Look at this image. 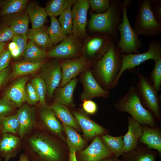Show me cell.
<instances>
[{
  "label": "cell",
  "instance_id": "d590c367",
  "mask_svg": "<svg viewBox=\"0 0 161 161\" xmlns=\"http://www.w3.org/2000/svg\"><path fill=\"white\" fill-rule=\"evenodd\" d=\"M0 126L3 134L9 133L18 135L19 124L15 114L3 118L0 121Z\"/></svg>",
  "mask_w": 161,
  "mask_h": 161
},
{
  "label": "cell",
  "instance_id": "9f6ffc18",
  "mask_svg": "<svg viewBox=\"0 0 161 161\" xmlns=\"http://www.w3.org/2000/svg\"><path fill=\"white\" fill-rule=\"evenodd\" d=\"M6 44V43H3L0 44V54L4 49Z\"/></svg>",
  "mask_w": 161,
  "mask_h": 161
},
{
  "label": "cell",
  "instance_id": "d6a6232c",
  "mask_svg": "<svg viewBox=\"0 0 161 161\" xmlns=\"http://www.w3.org/2000/svg\"><path fill=\"white\" fill-rule=\"evenodd\" d=\"M76 0H51L47 3L44 9L50 17L60 15L69 6L73 5Z\"/></svg>",
  "mask_w": 161,
  "mask_h": 161
},
{
  "label": "cell",
  "instance_id": "8992f818",
  "mask_svg": "<svg viewBox=\"0 0 161 161\" xmlns=\"http://www.w3.org/2000/svg\"><path fill=\"white\" fill-rule=\"evenodd\" d=\"M122 19L118 27L119 40L116 44L121 54H138L142 46L139 35L131 26L127 12V7L121 1Z\"/></svg>",
  "mask_w": 161,
  "mask_h": 161
},
{
  "label": "cell",
  "instance_id": "ee69618b",
  "mask_svg": "<svg viewBox=\"0 0 161 161\" xmlns=\"http://www.w3.org/2000/svg\"><path fill=\"white\" fill-rule=\"evenodd\" d=\"M15 35L10 26L5 24L0 27V44L11 39Z\"/></svg>",
  "mask_w": 161,
  "mask_h": 161
},
{
  "label": "cell",
  "instance_id": "f907efd6",
  "mask_svg": "<svg viewBox=\"0 0 161 161\" xmlns=\"http://www.w3.org/2000/svg\"><path fill=\"white\" fill-rule=\"evenodd\" d=\"M18 161H29V160L27 154L23 152L20 155Z\"/></svg>",
  "mask_w": 161,
  "mask_h": 161
},
{
  "label": "cell",
  "instance_id": "4316f807",
  "mask_svg": "<svg viewBox=\"0 0 161 161\" xmlns=\"http://www.w3.org/2000/svg\"><path fill=\"white\" fill-rule=\"evenodd\" d=\"M27 35L29 40L47 52L53 47L44 26L37 28L29 29Z\"/></svg>",
  "mask_w": 161,
  "mask_h": 161
},
{
  "label": "cell",
  "instance_id": "ab89813d",
  "mask_svg": "<svg viewBox=\"0 0 161 161\" xmlns=\"http://www.w3.org/2000/svg\"><path fill=\"white\" fill-rule=\"evenodd\" d=\"M25 102L31 106H34L39 101L38 95L31 82L27 83L24 92Z\"/></svg>",
  "mask_w": 161,
  "mask_h": 161
},
{
  "label": "cell",
  "instance_id": "5b68a950",
  "mask_svg": "<svg viewBox=\"0 0 161 161\" xmlns=\"http://www.w3.org/2000/svg\"><path fill=\"white\" fill-rule=\"evenodd\" d=\"M137 5L138 9L133 29L139 36L153 38L158 35L161 32V24L152 13L151 0H140Z\"/></svg>",
  "mask_w": 161,
  "mask_h": 161
},
{
  "label": "cell",
  "instance_id": "681fc988",
  "mask_svg": "<svg viewBox=\"0 0 161 161\" xmlns=\"http://www.w3.org/2000/svg\"><path fill=\"white\" fill-rule=\"evenodd\" d=\"M11 54L14 58H17L20 57V54L18 48L10 51Z\"/></svg>",
  "mask_w": 161,
  "mask_h": 161
},
{
  "label": "cell",
  "instance_id": "277c9868",
  "mask_svg": "<svg viewBox=\"0 0 161 161\" xmlns=\"http://www.w3.org/2000/svg\"><path fill=\"white\" fill-rule=\"evenodd\" d=\"M114 106L120 112L129 114L141 125L152 128L156 127L154 116L142 104L135 86H130L127 92L117 101Z\"/></svg>",
  "mask_w": 161,
  "mask_h": 161
},
{
  "label": "cell",
  "instance_id": "db71d44e",
  "mask_svg": "<svg viewBox=\"0 0 161 161\" xmlns=\"http://www.w3.org/2000/svg\"><path fill=\"white\" fill-rule=\"evenodd\" d=\"M17 48V45L14 42L12 41L8 44V49L10 51Z\"/></svg>",
  "mask_w": 161,
  "mask_h": 161
},
{
  "label": "cell",
  "instance_id": "f1b7e54d",
  "mask_svg": "<svg viewBox=\"0 0 161 161\" xmlns=\"http://www.w3.org/2000/svg\"><path fill=\"white\" fill-rule=\"evenodd\" d=\"M43 62H33L23 60L15 63L12 66L10 79H14L36 73L40 69Z\"/></svg>",
  "mask_w": 161,
  "mask_h": 161
},
{
  "label": "cell",
  "instance_id": "74e56055",
  "mask_svg": "<svg viewBox=\"0 0 161 161\" xmlns=\"http://www.w3.org/2000/svg\"><path fill=\"white\" fill-rule=\"evenodd\" d=\"M37 92L39 98V103H47L45 97L47 94V88L44 80L41 76H38L32 78L30 82Z\"/></svg>",
  "mask_w": 161,
  "mask_h": 161
},
{
  "label": "cell",
  "instance_id": "7a4b0ae2",
  "mask_svg": "<svg viewBox=\"0 0 161 161\" xmlns=\"http://www.w3.org/2000/svg\"><path fill=\"white\" fill-rule=\"evenodd\" d=\"M90 15L88 28L90 31L107 35L117 44L119 38L118 27L122 19L121 1L110 0L106 12L101 13L90 12Z\"/></svg>",
  "mask_w": 161,
  "mask_h": 161
},
{
  "label": "cell",
  "instance_id": "816d5d0a",
  "mask_svg": "<svg viewBox=\"0 0 161 161\" xmlns=\"http://www.w3.org/2000/svg\"><path fill=\"white\" fill-rule=\"evenodd\" d=\"M69 161H78L76 156V152L69 151Z\"/></svg>",
  "mask_w": 161,
  "mask_h": 161
},
{
  "label": "cell",
  "instance_id": "d4e9b609",
  "mask_svg": "<svg viewBox=\"0 0 161 161\" xmlns=\"http://www.w3.org/2000/svg\"><path fill=\"white\" fill-rule=\"evenodd\" d=\"M77 82V79L75 78L64 86L58 88L55 93L54 103L66 106H74L73 95Z\"/></svg>",
  "mask_w": 161,
  "mask_h": 161
},
{
  "label": "cell",
  "instance_id": "3957f363",
  "mask_svg": "<svg viewBox=\"0 0 161 161\" xmlns=\"http://www.w3.org/2000/svg\"><path fill=\"white\" fill-rule=\"evenodd\" d=\"M121 52L113 41L102 57L93 65L95 78L105 90L114 89V85L122 64Z\"/></svg>",
  "mask_w": 161,
  "mask_h": 161
},
{
  "label": "cell",
  "instance_id": "f35d334b",
  "mask_svg": "<svg viewBox=\"0 0 161 161\" xmlns=\"http://www.w3.org/2000/svg\"><path fill=\"white\" fill-rule=\"evenodd\" d=\"M155 62L154 68L150 75V79L157 92L161 88V58Z\"/></svg>",
  "mask_w": 161,
  "mask_h": 161
},
{
  "label": "cell",
  "instance_id": "7dc6e473",
  "mask_svg": "<svg viewBox=\"0 0 161 161\" xmlns=\"http://www.w3.org/2000/svg\"><path fill=\"white\" fill-rule=\"evenodd\" d=\"M12 68L8 66L0 71V89L10 79Z\"/></svg>",
  "mask_w": 161,
  "mask_h": 161
},
{
  "label": "cell",
  "instance_id": "f546056e",
  "mask_svg": "<svg viewBox=\"0 0 161 161\" xmlns=\"http://www.w3.org/2000/svg\"><path fill=\"white\" fill-rule=\"evenodd\" d=\"M69 151H80L84 148L86 143L83 139L72 128L63 124Z\"/></svg>",
  "mask_w": 161,
  "mask_h": 161
},
{
  "label": "cell",
  "instance_id": "f5cc1de1",
  "mask_svg": "<svg viewBox=\"0 0 161 161\" xmlns=\"http://www.w3.org/2000/svg\"><path fill=\"white\" fill-rule=\"evenodd\" d=\"M100 161H121V160L118 158L113 156L105 158Z\"/></svg>",
  "mask_w": 161,
  "mask_h": 161
},
{
  "label": "cell",
  "instance_id": "1f68e13d",
  "mask_svg": "<svg viewBox=\"0 0 161 161\" xmlns=\"http://www.w3.org/2000/svg\"><path fill=\"white\" fill-rule=\"evenodd\" d=\"M100 137L105 146L114 156L118 158L124 154L123 135L114 137L105 134Z\"/></svg>",
  "mask_w": 161,
  "mask_h": 161
},
{
  "label": "cell",
  "instance_id": "680465c9",
  "mask_svg": "<svg viewBox=\"0 0 161 161\" xmlns=\"http://www.w3.org/2000/svg\"><path fill=\"white\" fill-rule=\"evenodd\" d=\"M2 0H0V7L1 6L2 2Z\"/></svg>",
  "mask_w": 161,
  "mask_h": 161
},
{
  "label": "cell",
  "instance_id": "ffe728a7",
  "mask_svg": "<svg viewBox=\"0 0 161 161\" xmlns=\"http://www.w3.org/2000/svg\"><path fill=\"white\" fill-rule=\"evenodd\" d=\"M28 77L23 76L15 79L4 92L3 97L10 102L16 108H19L25 103V87Z\"/></svg>",
  "mask_w": 161,
  "mask_h": 161
},
{
  "label": "cell",
  "instance_id": "6f0895ef",
  "mask_svg": "<svg viewBox=\"0 0 161 161\" xmlns=\"http://www.w3.org/2000/svg\"><path fill=\"white\" fill-rule=\"evenodd\" d=\"M2 135H3V134L2 133L1 128L0 126V138H1V137Z\"/></svg>",
  "mask_w": 161,
  "mask_h": 161
},
{
  "label": "cell",
  "instance_id": "ac0fdd59",
  "mask_svg": "<svg viewBox=\"0 0 161 161\" xmlns=\"http://www.w3.org/2000/svg\"><path fill=\"white\" fill-rule=\"evenodd\" d=\"M22 149V140L18 135L5 133L0 138V158L4 161L16 157Z\"/></svg>",
  "mask_w": 161,
  "mask_h": 161
},
{
  "label": "cell",
  "instance_id": "f6af8a7d",
  "mask_svg": "<svg viewBox=\"0 0 161 161\" xmlns=\"http://www.w3.org/2000/svg\"><path fill=\"white\" fill-rule=\"evenodd\" d=\"M12 58L10 50L4 49L0 54V71L9 66Z\"/></svg>",
  "mask_w": 161,
  "mask_h": 161
},
{
  "label": "cell",
  "instance_id": "9a60e30c",
  "mask_svg": "<svg viewBox=\"0 0 161 161\" xmlns=\"http://www.w3.org/2000/svg\"><path fill=\"white\" fill-rule=\"evenodd\" d=\"M76 156L79 161H100L114 155L105 146L100 136H98L89 145L79 151Z\"/></svg>",
  "mask_w": 161,
  "mask_h": 161
},
{
  "label": "cell",
  "instance_id": "6da1fadb",
  "mask_svg": "<svg viewBox=\"0 0 161 161\" xmlns=\"http://www.w3.org/2000/svg\"><path fill=\"white\" fill-rule=\"evenodd\" d=\"M29 161H69V152L61 139L42 129L34 128L21 140Z\"/></svg>",
  "mask_w": 161,
  "mask_h": 161
},
{
  "label": "cell",
  "instance_id": "b9f144b4",
  "mask_svg": "<svg viewBox=\"0 0 161 161\" xmlns=\"http://www.w3.org/2000/svg\"><path fill=\"white\" fill-rule=\"evenodd\" d=\"M92 12L101 13L106 12L109 9L110 4L109 0H89Z\"/></svg>",
  "mask_w": 161,
  "mask_h": 161
},
{
  "label": "cell",
  "instance_id": "c3c4849f",
  "mask_svg": "<svg viewBox=\"0 0 161 161\" xmlns=\"http://www.w3.org/2000/svg\"><path fill=\"white\" fill-rule=\"evenodd\" d=\"M83 101L82 107L86 113L89 114H93L96 112L97 106L95 102L91 100H86Z\"/></svg>",
  "mask_w": 161,
  "mask_h": 161
},
{
  "label": "cell",
  "instance_id": "7c38bea8",
  "mask_svg": "<svg viewBox=\"0 0 161 161\" xmlns=\"http://www.w3.org/2000/svg\"><path fill=\"white\" fill-rule=\"evenodd\" d=\"M52 58L44 62L40 69V75L47 86V94L49 98L53 97L54 93L61 83L62 79L60 61L58 59Z\"/></svg>",
  "mask_w": 161,
  "mask_h": 161
},
{
  "label": "cell",
  "instance_id": "83f0119b",
  "mask_svg": "<svg viewBox=\"0 0 161 161\" xmlns=\"http://www.w3.org/2000/svg\"><path fill=\"white\" fill-rule=\"evenodd\" d=\"M48 106L63 124L71 127L78 131H80L74 117L67 106L54 102Z\"/></svg>",
  "mask_w": 161,
  "mask_h": 161
},
{
  "label": "cell",
  "instance_id": "484cf974",
  "mask_svg": "<svg viewBox=\"0 0 161 161\" xmlns=\"http://www.w3.org/2000/svg\"><path fill=\"white\" fill-rule=\"evenodd\" d=\"M26 10L31 23L32 28L44 26L48 16L44 8L34 1L29 2Z\"/></svg>",
  "mask_w": 161,
  "mask_h": 161
},
{
  "label": "cell",
  "instance_id": "d6986e66",
  "mask_svg": "<svg viewBox=\"0 0 161 161\" xmlns=\"http://www.w3.org/2000/svg\"><path fill=\"white\" fill-rule=\"evenodd\" d=\"M72 113L85 138L93 139L97 136L107 134V131L105 129L92 120L84 113L78 111H73Z\"/></svg>",
  "mask_w": 161,
  "mask_h": 161
},
{
  "label": "cell",
  "instance_id": "4dcf8cb0",
  "mask_svg": "<svg viewBox=\"0 0 161 161\" xmlns=\"http://www.w3.org/2000/svg\"><path fill=\"white\" fill-rule=\"evenodd\" d=\"M23 56L24 61L33 62H43L48 58L47 52L29 40Z\"/></svg>",
  "mask_w": 161,
  "mask_h": 161
},
{
  "label": "cell",
  "instance_id": "836d02e7",
  "mask_svg": "<svg viewBox=\"0 0 161 161\" xmlns=\"http://www.w3.org/2000/svg\"><path fill=\"white\" fill-rule=\"evenodd\" d=\"M29 2L27 0H5L1 6L0 16L18 13L25 10Z\"/></svg>",
  "mask_w": 161,
  "mask_h": 161
},
{
  "label": "cell",
  "instance_id": "8fae6325",
  "mask_svg": "<svg viewBox=\"0 0 161 161\" xmlns=\"http://www.w3.org/2000/svg\"><path fill=\"white\" fill-rule=\"evenodd\" d=\"M82 46L81 39L69 35L47 52L48 57L64 60L81 56Z\"/></svg>",
  "mask_w": 161,
  "mask_h": 161
},
{
  "label": "cell",
  "instance_id": "e0dca14e",
  "mask_svg": "<svg viewBox=\"0 0 161 161\" xmlns=\"http://www.w3.org/2000/svg\"><path fill=\"white\" fill-rule=\"evenodd\" d=\"M91 71H85L82 76L83 91L80 94L81 99L83 101L96 97L106 98L110 95L109 91L103 88L97 82Z\"/></svg>",
  "mask_w": 161,
  "mask_h": 161
},
{
  "label": "cell",
  "instance_id": "cb8c5ba5",
  "mask_svg": "<svg viewBox=\"0 0 161 161\" xmlns=\"http://www.w3.org/2000/svg\"><path fill=\"white\" fill-rule=\"evenodd\" d=\"M157 152L148 149L143 144L138 145L133 149L124 153L121 161H155Z\"/></svg>",
  "mask_w": 161,
  "mask_h": 161
},
{
  "label": "cell",
  "instance_id": "5bb4252c",
  "mask_svg": "<svg viewBox=\"0 0 161 161\" xmlns=\"http://www.w3.org/2000/svg\"><path fill=\"white\" fill-rule=\"evenodd\" d=\"M60 63L62 72L60 87L65 86L92 64L82 55L75 59L63 60Z\"/></svg>",
  "mask_w": 161,
  "mask_h": 161
},
{
  "label": "cell",
  "instance_id": "7402d4cb",
  "mask_svg": "<svg viewBox=\"0 0 161 161\" xmlns=\"http://www.w3.org/2000/svg\"><path fill=\"white\" fill-rule=\"evenodd\" d=\"M2 19L10 27L15 35H27L30 20L26 10L18 13L3 16Z\"/></svg>",
  "mask_w": 161,
  "mask_h": 161
},
{
  "label": "cell",
  "instance_id": "e575fe53",
  "mask_svg": "<svg viewBox=\"0 0 161 161\" xmlns=\"http://www.w3.org/2000/svg\"><path fill=\"white\" fill-rule=\"evenodd\" d=\"M50 18V24L47 31L53 45H56L66 36L64 35L60 24L56 17H51Z\"/></svg>",
  "mask_w": 161,
  "mask_h": 161
},
{
  "label": "cell",
  "instance_id": "9c48e42d",
  "mask_svg": "<svg viewBox=\"0 0 161 161\" xmlns=\"http://www.w3.org/2000/svg\"><path fill=\"white\" fill-rule=\"evenodd\" d=\"M35 106L36 121L34 128L47 131L66 141L63 125L47 103H39Z\"/></svg>",
  "mask_w": 161,
  "mask_h": 161
},
{
  "label": "cell",
  "instance_id": "30bf717a",
  "mask_svg": "<svg viewBox=\"0 0 161 161\" xmlns=\"http://www.w3.org/2000/svg\"><path fill=\"white\" fill-rule=\"evenodd\" d=\"M113 41L107 35L94 33L92 35L86 37L82 44V56L94 64L106 52Z\"/></svg>",
  "mask_w": 161,
  "mask_h": 161
},
{
  "label": "cell",
  "instance_id": "60d3db41",
  "mask_svg": "<svg viewBox=\"0 0 161 161\" xmlns=\"http://www.w3.org/2000/svg\"><path fill=\"white\" fill-rule=\"evenodd\" d=\"M13 104L4 97L0 98V121L4 117L14 114L16 110Z\"/></svg>",
  "mask_w": 161,
  "mask_h": 161
},
{
  "label": "cell",
  "instance_id": "44dd1931",
  "mask_svg": "<svg viewBox=\"0 0 161 161\" xmlns=\"http://www.w3.org/2000/svg\"><path fill=\"white\" fill-rule=\"evenodd\" d=\"M128 131L123 137L124 153L133 149L138 145L143 132L142 125L130 116H128Z\"/></svg>",
  "mask_w": 161,
  "mask_h": 161
},
{
  "label": "cell",
  "instance_id": "52a82bcc",
  "mask_svg": "<svg viewBox=\"0 0 161 161\" xmlns=\"http://www.w3.org/2000/svg\"><path fill=\"white\" fill-rule=\"evenodd\" d=\"M136 88L143 106L161 121L160 97L158 94L150 78L139 73Z\"/></svg>",
  "mask_w": 161,
  "mask_h": 161
},
{
  "label": "cell",
  "instance_id": "8d00e7d4",
  "mask_svg": "<svg viewBox=\"0 0 161 161\" xmlns=\"http://www.w3.org/2000/svg\"><path fill=\"white\" fill-rule=\"evenodd\" d=\"M58 20L64 35L66 36L71 35L73 24L71 6L69 7L59 15Z\"/></svg>",
  "mask_w": 161,
  "mask_h": 161
},
{
  "label": "cell",
  "instance_id": "11a10c76",
  "mask_svg": "<svg viewBox=\"0 0 161 161\" xmlns=\"http://www.w3.org/2000/svg\"><path fill=\"white\" fill-rule=\"evenodd\" d=\"M122 1L127 7H129L131 4L132 2V0H124Z\"/></svg>",
  "mask_w": 161,
  "mask_h": 161
},
{
  "label": "cell",
  "instance_id": "603a6c76",
  "mask_svg": "<svg viewBox=\"0 0 161 161\" xmlns=\"http://www.w3.org/2000/svg\"><path fill=\"white\" fill-rule=\"evenodd\" d=\"M142 134L139 140L140 143L149 149L156 151L161 155V131L157 127H151L142 125Z\"/></svg>",
  "mask_w": 161,
  "mask_h": 161
},
{
  "label": "cell",
  "instance_id": "2e32d148",
  "mask_svg": "<svg viewBox=\"0 0 161 161\" xmlns=\"http://www.w3.org/2000/svg\"><path fill=\"white\" fill-rule=\"evenodd\" d=\"M15 114L19 124L18 135L22 140L35 128L36 121V107L24 103L16 110Z\"/></svg>",
  "mask_w": 161,
  "mask_h": 161
},
{
  "label": "cell",
  "instance_id": "bcb514c9",
  "mask_svg": "<svg viewBox=\"0 0 161 161\" xmlns=\"http://www.w3.org/2000/svg\"><path fill=\"white\" fill-rule=\"evenodd\" d=\"M152 13L158 22L161 24V0H151Z\"/></svg>",
  "mask_w": 161,
  "mask_h": 161
},
{
  "label": "cell",
  "instance_id": "7bdbcfd3",
  "mask_svg": "<svg viewBox=\"0 0 161 161\" xmlns=\"http://www.w3.org/2000/svg\"><path fill=\"white\" fill-rule=\"evenodd\" d=\"M27 35L17 34L15 35L11 39L12 41L15 42L17 45L20 57L23 56L27 44Z\"/></svg>",
  "mask_w": 161,
  "mask_h": 161
},
{
  "label": "cell",
  "instance_id": "ba28073f",
  "mask_svg": "<svg viewBox=\"0 0 161 161\" xmlns=\"http://www.w3.org/2000/svg\"><path fill=\"white\" fill-rule=\"evenodd\" d=\"M121 66L114 83V89L118 85L121 75L126 70L134 69L148 60L152 59L155 62L161 58V43L158 40H152L149 43L148 50L146 52L138 54H121Z\"/></svg>",
  "mask_w": 161,
  "mask_h": 161
},
{
  "label": "cell",
  "instance_id": "4fadbf2b",
  "mask_svg": "<svg viewBox=\"0 0 161 161\" xmlns=\"http://www.w3.org/2000/svg\"><path fill=\"white\" fill-rule=\"evenodd\" d=\"M89 6L88 0H78L72 9L73 24L71 35L80 39L87 37L86 26Z\"/></svg>",
  "mask_w": 161,
  "mask_h": 161
}]
</instances>
